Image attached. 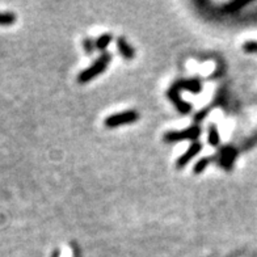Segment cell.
<instances>
[{
    "label": "cell",
    "mask_w": 257,
    "mask_h": 257,
    "mask_svg": "<svg viewBox=\"0 0 257 257\" xmlns=\"http://www.w3.org/2000/svg\"><path fill=\"white\" fill-rule=\"evenodd\" d=\"M110 59L111 57L109 54L104 53L91 67H88V69L84 70L83 73H79L77 81H79L80 84H84V83H88L89 80H92V79L99 76L103 71L107 70V67L109 66V63H110Z\"/></svg>",
    "instance_id": "obj_1"
},
{
    "label": "cell",
    "mask_w": 257,
    "mask_h": 257,
    "mask_svg": "<svg viewBox=\"0 0 257 257\" xmlns=\"http://www.w3.org/2000/svg\"><path fill=\"white\" fill-rule=\"evenodd\" d=\"M139 119V113L135 110H126L121 111V113H115V114L109 115L105 119V126L109 129L113 127H118L121 125H127V123H133Z\"/></svg>",
    "instance_id": "obj_2"
},
{
    "label": "cell",
    "mask_w": 257,
    "mask_h": 257,
    "mask_svg": "<svg viewBox=\"0 0 257 257\" xmlns=\"http://www.w3.org/2000/svg\"><path fill=\"white\" fill-rule=\"evenodd\" d=\"M201 135V129L198 126H192L189 129H185L183 131H169L164 135V142L175 143L186 139H197Z\"/></svg>",
    "instance_id": "obj_3"
},
{
    "label": "cell",
    "mask_w": 257,
    "mask_h": 257,
    "mask_svg": "<svg viewBox=\"0 0 257 257\" xmlns=\"http://www.w3.org/2000/svg\"><path fill=\"white\" fill-rule=\"evenodd\" d=\"M201 150H202V145H201L200 142L193 143L192 146L188 148V151H185L184 154L181 155V156L177 159V161H176L177 168H183V167H185V165L188 164L189 161L192 160L193 157L196 156V155L200 154Z\"/></svg>",
    "instance_id": "obj_4"
},
{
    "label": "cell",
    "mask_w": 257,
    "mask_h": 257,
    "mask_svg": "<svg viewBox=\"0 0 257 257\" xmlns=\"http://www.w3.org/2000/svg\"><path fill=\"white\" fill-rule=\"evenodd\" d=\"M117 47H118L119 53H121V55H122L125 59H133V58L135 57V51L134 49L127 43V41L125 38H122V37H119L118 39H117Z\"/></svg>",
    "instance_id": "obj_5"
},
{
    "label": "cell",
    "mask_w": 257,
    "mask_h": 257,
    "mask_svg": "<svg viewBox=\"0 0 257 257\" xmlns=\"http://www.w3.org/2000/svg\"><path fill=\"white\" fill-rule=\"evenodd\" d=\"M209 143H210L211 146H218L219 143H220V138H219V131L217 129L215 125H210L209 126V138H207Z\"/></svg>",
    "instance_id": "obj_6"
},
{
    "label": "cell",
    "mask_w": 257,
    "mask_h": 257,
    "mask_svg": "<svg viewBox=\"0 0 257 257\" xmlns=\"http://www.w3.org/2000/svg\"><path fill=\"white\" fill-rule=\"evenodd\" d=\"M111 39H113V36L109 35V33L100 36V37L97 38L96 42H95V43H96V49L104 51L108 46H109V43L111 42Z\"/></svg>",
    "instance_id": "obj_7"
},
{
    "label": "cell",
    "mask_w": 257,
    "mask_h": 257,
    "mask_svg": "<svg viewBox=\"0 0 257 257\" xmlns=\"http://www.w3.org/2000/svg\"><path fill=\"white\" fill-rule=\"evenodd\" d=\"M15 21V13H12V12H0V25H12Z\"/></svg>",
    "instance_id": "obj_8"
},
{
    "label": "cell",
    "mask_w": 257,
    "mask_h": 257,
    "mask_svg": "<svg viewBox=\"0 0 257 257\" xmlns=\"http://www.w3.org/2000/svg\"><path fill=\"white\" fill-rule=\"evenodd\" d=\"M211 159L210 157H202L201 160H198L196 163V165H194V169H193V172L196 173H202L205 171V169L207 168V165L210 164Z\"/></svg>",
    "instance_id": "obj_9"
},
{
    "label": "cell",
    "mask_w": 257,
    "mask_h": 257,
    "mask_svg": "<svg viewBox=\"0 0 257 257\" xmlns=\"http://www.w3.org/2000/svg\"><path fill=\"white\" fill-rule=\"evenodd\" d=\"M243 49L247 53H257V41H248V42L244 43Z\"/></svg>",
    "instance_id": "obj_10"
},
{
    "label": "cell",
    "mask_w": 257,
    "mask_h": 257,
    "mask_svg": "<svg viewBox=\"0 0 257 257\" xmlns=\"http://www.w3.org/2000/svg\"><path fill=\"white\" fill-rule=\"evenodd\" d=\"M83 46H84V49L87 53H92V51L95 50V47H96V43H93L92 39L87 38L84 42H83Z\"/></svg>",
    "instance_id": "obj_11"
}]
</instances>
